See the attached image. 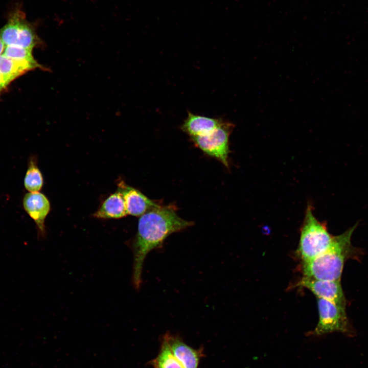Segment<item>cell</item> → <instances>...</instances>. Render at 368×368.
Here are the masks:
<instances>
[{"label": "cell", "mask_w": 368, "mask_h": 368, "mask_svg": "<svg viewBox=\"0 0 368 368\" xmlns=\"http://www.w3.org/2000/svg\"><path fill=\"white\" fill-rule=\"evenodd\" d=\"M150 364L153 368H183L162 338L159 352L157 356L150 361Z\"/></svg>", "instance_id": "14"}, {"label": "cell", "mask_w": 368, "mask_h": 368, "mask_svg": "<svg viewBox=\"0 0 368 368\" xmlns=\"http://www.w3.org/2000/svg\"><path fill=\"white\" fill-rule=\"evenodd\" d=\"M192 224V221L180 218L172 205H158L141 216L132 244V283L136 289L141 286L143 266L148 253L161 246L171 234Z\"/></svg>", "instance_id": "1"}, {"label": "cell", "mask_w": 368, "mask_h": 368, "mask_svg": "<svg viewBox=\"0 0 368 368\" xmlns=\"http://www.w3.org/2000/svg\"><path fill=\"white\" fill-rule=\"evenodd\" d=\"M316 298L319 319L314 330L310 332L311 335L321 336L333 332H340L351 337L355 335L346 308L326 300Z\"/></svg>", "instance_id": "4"}, {"label": "cell", "mask_w": 368, "mask_h": 368, "mask_svg": "<svg viewBox=\"0 0 368 368\" xmlns=\"http://www.w3.org/2000/svg\"><path fill=\"white\" fill-rule=\"evenodd\" d=\"M32 50L16 46H6L4 51V55L10 58L29 63L36 67V68H44L34 59L32 55Z\"/></svg>", "instance_id": "16"}, {"label": "cell", "mask_w": 368, "mask_h": 368, "mask_svg": "<svg viewBox=\"0 0 368 368\" xmlns=\"http://www.w3.org/2000/svg\"><path fill=\"white\" fill-rule=\"evenodd\" d=\"M357 225L334 236L332 243L324 252L303 262V277L321 280H340L346 261L357 254L351 243V237Z\"/></svg>", "instance_id": "2"}, {"label": "cell", "mask_w": 368, "mask_h": 368, "mask_svg": "<svg viewBox=\"0 0 368 368\" xmlns=\"http://www.w3.org/2000/svg\"><path fill=\"white\" fill-rule=\"evenodd\" d=\"M234 127L233 124L224 121L211 132L191 137L196 146L205 153L216 158L228 168L229 137Z\"/></svg>", "instance_id": "6"}, {"label": "cell", "mask_w": 368, "mask_h": 368, "mask_svg": "<svg viewBox=\"0 0 368 368\" xmlns=\"http://www.w3.org/2000/svg\"><path fill=\"white\" fill-rule=\"evenodd\" d=\"M297 254L302 262L312 259L326 250L333 242L334 236L328 231L326 224L318 221L308 204L301 228Z\"/></svg>", "instance_id": "3"}, {"label": "cell", "mask_w": 368, "mask_h": 368, "mask_svg": "<svg viewBox=\"0 0 368 368\" xmlns=\"http://www.w3.org/2000/svg\"><path fill=\"white\" fill-rule=\"evenodd\" d=\"M7 86L0 75V93L5 90Z\"/></svg>", "instance_id": "17"}, {"label": "cell", "mask_w": 368, "mask_h": 368, "mask_svg": "<svg viewBox=\"0 0 368 368\" xmlns=\"http://www.w3.org/2000/svg\"><path fill=\"white\" fill-rule=\"evenodd\" d=\"M0 37L5 46H16L33 50L40 44L35 29L20 12H15L0 30Z\"/></svg>", "instance_id": "5"}, {"label": "cell", "mask_w": 368, "mask_h": 368, "mask_svg": "<svg viewBox=\"0 0 368 368\" xmlns=\"http://www.w3.org/2000/svg\"><path fill=\"white\" fill-rule=\"evenodd\" d=\"M36 68L34 65L23 61L0 56V75L7 85L19 76Z\"/></svg>", "instance_id": "13"}, {"label": "cell", "mask_w": 368, "mask_h": 368, "mask_svg": "<svg viewBox=\"0 0 368 368\" xmlns=\"http://www.w3.org/2000/svg\"><path fill=\"white\" fill-rule=\"evenodd\" d=\"M43 183V177L37 167L36 159L32 156L30 158L25 174V187L29 192H38L41 189Z\"/></svg>", "instance_id": "15"}, {"label": "cell", "mask_w": 368, "mask_h": 368, "mask_svg": "<svg viewBox=\"0 0 368 368\" xmlns=\"http://www.w3.org/2000/svg\"><path fill=\"white\" fill-rule=\"evenodd\" d=\"M224 120L188 112V116L181 126V129L191 137L208 134L219 126Z\"/></svg>", "instance_id": "11"}, {"label": "cell", "mask_w": 368, "mask_h": 368, "mask_svg": "<svg viewBox=\"0 0 368 368\" xmlns=\"http://www.w3.org/2000/svg\"><path fill=\"white\" fill-rule=\"evenodd\" d=\"M127 215L125 201L120 191L110 195L94 216L101 219H118Z\"/></svg>", "instance_id": "12"}, {"label": "cell", "mask_w": 368, "mask_h": 368, "mask_svg": "<svg viewBox=\"0 0 368 368\" xmlns=\"http://www.w3.org/2000/svg\"><path fill=\"white\" fill-rule=\"evenodd\" d=\"M297 285L308 289L316 297L326 300L346 308V300L340 280H321L303 277Z\"/></svg>", "instance_id": "7"}, {"label": "cell", "mask_w": 368, "mask_h": 368, "mask_svg": "<svg viewBox=\"0 0 368 368\" xmlns=\"http://www.w3.org/2000/svg\"><path fill=\"white\" fill-rule=\"evenodd\" d=\"M162 338L167 342L183 368H198L200 360L204 356L202 348L195 349L186 344L179 336L169 332L165 333Z\"/></svg>", "instance_id": "8"}, {"label": "cell", "mask_w": 368, "mask_h": 368, "mask_svg": "<svg viewBox=\"0 0 368 368\" xmlns=\"http://www.w3.org/2000/svg\"><path fill=\"white\" fill-rule=\"evenodd\" d=\"M5 47V45L0 37V56L2 55V54L4 52Z\"/></svg>", "instance_id": "18"}, {"label": "cell", "mask_w": 368, "mask_h": 368, "mask_svg": "<svg viewBox=\"0 0 368 368\" xmlns=\"http://www.w3.org/2000/svg\"><path fill=\"white\" fill-rule=\"evenodd\" d=\"M119 186L118 190L123 197L127 214L142 216L158 205L135 188L126 186L123 182Z\"/></svg>", "instance_id": "10"}, {"label": "cell", "mask_w": 368, "mask_h": 368, "mask_svg": "<svg viewBox=\"0 0 368 368\" xmlns=\"http://www.w3.org/2000/svg\"><path fill=\"white\" fill-rule=\"evenodd\" d=\"M24 208L34 220L37 227L38 237L45 234L44 221L50 210V204L47 197L41 193L29 192L22 200Z\"/></svg>", "instance_id": "9"}]
</instances>
